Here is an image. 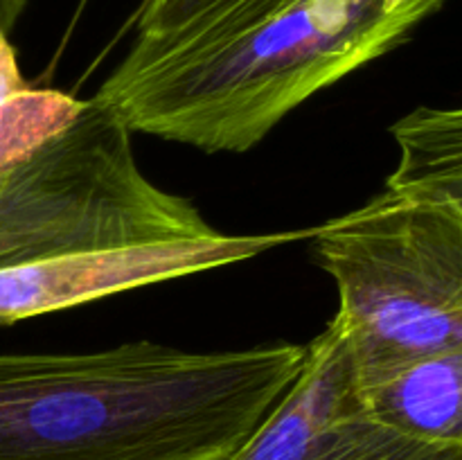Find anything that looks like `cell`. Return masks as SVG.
I'll return each instance as SVG.
<instances>
[{
    "mask_svg": "<svg viewBox=\"0 0 462 460\" xmlns=\"http://www.w3.org/2000/svg\"><path fill=\"white\" fill-rule=\"evenodd\" d=\"M445 0H226L138 36L95 97L131 133L244 153L293 108L404 43Z\"/></svg>",
    "mask_w": 462,
    "mask_h": 460,
    "instance_id": "1",
    "label": "cell"
},
{
    "mask_svg": "<svg viewBox=\"0 0 462 460\" xmlns=\"http://www.w3.org/2000/svg\"><path fill=\"white\" fill-rule=\"evenodd\" d=\"M305 354L300 343L188 352L152 341L0 354V460H226Z\"/></svg>",
    "mask_w": 462,
    "mask_h": 460,
    "instance_id": "2",
    "label": "cell"
},
{
    "mask_svg": "<svg viewBox=\"0 0 462 460\" xmlns=\"http://www.w3.org/2000/svg\"><path fill=\"white\" fill-rule=\"evenodd\" d=\"M338 291L355 377L462 352V210L383 189L310 235Z\"/></svg>",
    "mask_w": 462,
    "mask_h": 460,
    "instance_id": "3",
    "label": "cell"
},
{
    "mask_svg": "<svg viewBox=\"0 0 462 460\" xmlns=\"http://www.w3.org/2000/svg\"><path fill=\"white\" fill-rule=\"evenodd\" d=\"M210 233L192 201L143 174L131 131L95 95L63 133L0 171V269L84 248Z\"/></svg>",
    "mask_w": 462,
    "mask_h": 460,
    "instance_id": "4",
    "label": "cell"
},
{
    "mask_svg": "<svg viewBox=\"0 0 462 460\" xmlns=\"http://www.w3.org/2000/svg\"><path fill=\"white\" fill-rule=\"evenodd\" d=\"M226 460H462V446L404 436L368 415L346 334L332 318L307 343L291 386Z\"/></svg>",
    "mask_w": 462,
    "mask_h": 460,
    "instance_id": "5",
    "label": "cell"
},
{
    "mask_svg": "<svg viewBox=\"0 0 462 460\" xmlns=\"http://www.w3.org/2000/svg\"><path fill=\"white\" fill-rule=\"evenodd\" d=\"M310 230L273 235H226L201 239L84 248L0 269V325L36 318L104 300L131 289L237 264L296 239Z\"/></svg>",
    "mask_w": 462,
    "mask_h": 460,
    "instance_id": "6",
    "label": "cell"
},
{
    "mask_svg": "<svg viewBox=\"0 0 462 460\" xmlns=\"http://www.w3.org/2000/svg\"><path fill=\"white\" fill-rule=\"evenodd\" d=\"M361 404L386 427L436 445L462 446V352L422 356L356 379Z\"/></svg>",
    "mask_w": 462,
    "mask_h": 460,
    "instance_id": "7",
    "label": "cell"
},
{
    "mask_svg": "<svg viewBox=\"0 0 462 460\" xmlns=\"http://www.w3.org/2000/svg\"><path fill=\"white\" fill-rule=\"evenodd\" d=\"M391 133L400 158L386 188L445 198L462 210V106H420L397 120Z\"/></svg>",
    "mask_w": 462,
    "mask_h": 460,
    "instance_id": "8",
    "label": "cell"
},
{
    "mask_svg": "<svg viewBox=\"0 0 462 460\" xmlns=\"http://www.w3.org/2000/svg\"><path fill=\"white\" fill-rule=\"evenodd\" d=\"M84 102L54 88H25L0 104V171L18 165L57 138Z\"/></svg>",
    "mask_w": 462,
    "mask_h": 460,
    "instance_id": "9",
    "label": "cell"
},
{
    "mask_svg": "<svg viewBox=\"0 0 462 460\" xmlns=\"http://www.w3.org/2000/svg\"><path fill=\"white\" fill-rule=\"evenodd\" d=\"M226 0H144L138 12V36H165Z\"/></svg>",
    "mask_w": 462,
    "mask_h": 460,
    "instance_id": "10",
    "label": "cell"
},
{
    "mask_svg": "<svg viewBox=\"0 0 462 460\" xmlns=\"http://www.w3.org/2000/svg\"><path fill=\"white\" fill-rule=\"evenodd\" d=\"M9 32L7 27L0 23V104L7 102L14 95L23 93L30 86L25 84L21 75V68H18L16 50L9 43Z\"/></svg>",
    "mask_w": 462,
    "mask_h": 460,
    "instance_id": "11",
    "label": "cell"
},
{
    "mask_svg": "<svg viewBox=\"0 0 462 460\" xmlns=\"http://www.w3.org/2000/svg\"><path fill=\"white\" fill-rule=\"evenodd\" d=\"M27 0H0V23L7 30H14L16 21L21 18L23 9H25Z\"/></svg>",
    "mask_w": 462,
    "mask_h": 460,
    "instance_id": "12",
    "label": "cell"
}]
</instances>
